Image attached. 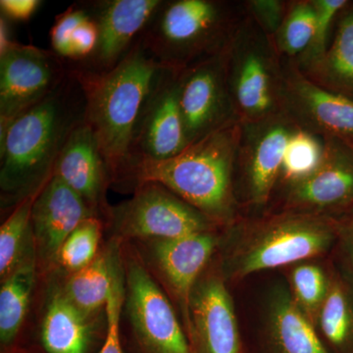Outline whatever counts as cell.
<instances>
[{"label": "cell", "mask_w": 353, "mask_h": 353, "mask_svg": "<svg viewBox=\"0 0 353 353\" xmlns=\"http://www.w3.org/2000/svg\"><path fill=\"white\" fill-rule=\"evenodd\" d=\"M339 228L309 216H289L267 223L241 241L232 257L230 273L243 278L328 252Z\"/></svg>", "instance_id": "cell-4"}, {"label": "cell", "mask_w": 353, "mask_h": 353, "mask_svg": "<svg viewBox=\"0 0 353 353\" xmlns=\"http://www.w3.org/2000/svg\"><path fill=\"white\" fill-rule=\"evenodd\" d=\"M69 73L52 50L13 43L0 54V132L46 99Z\"/></svg>", "instance_id": "cell-7"}, {"label": "cell", "mask_w": 353, "mask_h": 353, "mask_svg": "<svg viewBox=\"0 0 353 353\" xmlns=\"http://www.w3.org/2000/svg\"><path fill=\"white\" fill-rule=\"evenodd\" d=\"M218 18L215 4L206 0L163 1L141 39L160 63L176 70L183 57L205 48Z\"/></svg>", "instance_id": "cell-8"}, {"label": "cell", "mask_w": 353, "mask_h": 353, "mask_svg": "<svg viewBox=\"0 0 353 353\" xmlns=\"http://www.w3.org/2000/svg\"><path fill=\"white\" fill-rule=\"evenodd\" d=\"M238 101L250 112H262L270 105L268 77L264 65L256 57H250L243 64L236 85Z\"/></svg>", "instance_id": "cell-28"}, {"label": "cell", "mask_w": 353, "mask_h": 353, "mask_svg": "<svg viewBox=\"0 0 353 353\" xmlns=\"http://www.w3.org/2000/svg\"><path fill=\"white\" fill-rule=\"evenodd\" d=\"M72 69L85 88V123L99 143L110 180L121 181L131 167L134 138L146 104L169 68L139 38L110 71L94 74Z\"/></svg>", "instance_id": "cell-2"}, {"label": "cell", "mask_w": 353, "mask_h": 353, "mask_svg": "<svg viewBox=\"0 0 353 353\" xmlns=\"http://www.w3.org/2000/svg\"><path fill=\"white\" fill-rule=\"evenodd\" d=\"M230 169L229 139L218 130L169 159L136 162L122 180L136 187L159 183L206 217L224 218L231 205Z\"/></svg>", "instance_id": "cell-3"}, {"label": "cell", "mask_w": 353, "mask_h": 353, "mask_svg": "<svg viewBox=\"0 0 353 353\" xmlns=\"http://www.w3.org/2000/svg\"><path fill=\"white\" fill-rule=\"evenodd\" d=\"M290 136L283 128H275L260 141L250 169V190L253 201L264 203L268 199L284 161Z\"/></svg>", "instance_id": "cell-23"}, {"label": "cell", "mask_w": 353, "mask_h": 353, "mask_svg": "<svg viewBox=\"0 0 353 353\" xmlns=\"http://www.w3.org/2000/svg\"><path fill=\"white\" fill-rule=\"evenodd\" d=\"M339 236H341L343 250L347 257L348 264L353 276V211L345 224L339 228Z\"/></svg>", "instance_id": "cell-34"}, {"label": "cell", "mask_w": 353, "mask_h": 353, "mask_svg": "<svg viewBox=\"0 0 353 353\" xmlns=\"http://www.w3.org/2000/svg\"><path fill=\"white\" fill-rule=\"evenodd\" d=\"M178 80L179 102L188 145L214 132L219 118L221 92L217 72L210 65H201L183 73Z\"/></svg>", "instance_id": "cell-16"}, {"label": "cell", "mask_w": 353, "mask_h": 353, "mask_svg": "<svg viewBox=\"0 0 353 353\" xmlns=\"http://www.w3.org/2000/svg\"><path fill=\"white\" fill-rule=\"evenodd\" d=\"M108 214L115 233L125 239L174 240L210 229L205 215L157 183L137 185L134 196Z\"/></svg>", "instance_id": "cell-5"}, {"label": "cell", "mask_w": 353, "mask_h": 353, "mask_svg": "<svg viewBox=\"0 0 353 353\" xmlns=\"http://www.w3.org/2000/svg\"><path fill=\"white\" fill-rule=\"evenodd\" d=\"M94 216L82 197L58 176H51L37 194L32 208V236L41 259L57 260L72 232Z\"/></svg>", "instance_id": "cell-13"}, {"label": "cell", "mask_w": 353, "mask_h": 353, "mask_svg": "<svg viewBox=\"0 0 353 353\" xmlns=\"http://www.w3.org/2000/svg\"><path fill=\"white\" fill-rule=\"evenodd\" d=\"M34 248L32 246L20 264L2 280L0 340L3 345H8L17 336L29 308L36 279Z\"/></svg>", "instance_id": "cell-19"}, {"label": "cell", "mask_w": 353, "mask_h": 353, "mask_svg": "<svg viewBox=\"0 0 353 353\" xmlns=\"http://www.w3.org/2000/svg\"><path fill=\"white\" fill-rule=\"evenodd\" d=\"M53 176L82 197L95 214L103 209L110 176L94 132L85 120L74 130L60 153Z\"/></svg>", "instance_id": "cell-14"}, {"label": "cell", "mask_w": 353, "mask_h": 353, "mask_svg": "<svg viewBox=\"0 0 353 353\" xmlns=\"http://www.w3.org/2000/svg\"><path fill=\"white\" fill-rule=\"evenodd\" d=\"M327 67L336 80L353 88V14L341 22L327 57Z\"/></svg>", "instance_id": "cell-29"}, {"label": "cell", "mask_w": 353, "mask_h": 353, "mask_svg": "<svg viewBox=\"0 0 353 353\" xmlns=\"http://www.w3.org/2000/svg\"><path fill=\"white\" fill-rule=\"evenodd\" d=\"M324 158L321 146L313 137L297 132L288 141L282 169L288 179L299 183L314 174Z\"/></svg>", "instance_id": "cell-27"}, {"label": "cell", "mask_w": 353, "mask_h": 353, "mask_svg": "<svg viewBox=\"0 0 353 353\" xmlns=\"http://www.w3.org/2000/svg\"><path fill=\"white\" fill-rule=\"evenodd\" d=\"M125 281L121 277L120 268L116 273L112 289L106 303L108 336L101 353H123L120 343V315L125 299Z\"/></svg>", "instance_id": "cell-31"}, {"label": "cell", "mask_w": 353, "mask_h": 353, "mask_svg": "<svg viewBox=\"0 0 353 353\" xmlns=\"http://www.w3.org/2000/svg\"><path fill=\"white\" fill-rule=\"evenodd\" d=\"M215 245L216 239L209 232L150 243V259L178 303L188 339L192 330V292Z\"/></svg>", "instance_id": "cell-12"}, {"label": "cell", "mask_w": 353, "mask_h": 353, "mask_svg": "<svg viewBox=\"0 0 353 353\" xmlns=\"http://www.w3.org/2000/svg\"><path fill=\"white\" fill-rule=\"evenodd\" d=\"M176 75V70H167L146 104L134 138L131 167L141 160L169 159L189 146L179 102Z\"/></svg>", "instance_id": "cell-10"}, {"label": "cell", "mask_w": 353, "mask_h": 353, "mask_svg": "<svg viewBox=\"0 0 353 353\" xmlns=\"http://www.w3.org/2000/svg\"><path fill=\"white\" fill-rule=\"evenodd\" d=\"M194 353H243V343L233 301L217 276L199 281L190 301Z\"/></svg>", "instance_id": "cell-11"}, {"label": "cell", "mask_w": 353, "mask_h": 353, "mask_svg": "<svg viewBox=\"0 0 353 353\" xmlns=\"http://www.w3.org/2000/svg\"><path fill=\"white\" fill-rule=\"evenodd\" d=\"M13 43L14 41L10 39L7 18L1 15L0 17V54L3 53Z\"/></svg>", "instance_id": "cell-35"}, {"label": "cell", "mask_w": 353, "mask_h": 353, "mask_svg": "<svg viewBox=\"0 0 353 353\" xmlns=\"http://www.w3.org/2000/svg\"><path fill=\"white\" fill-rule=\"evenodd\" d=\"M345 0H319L315 2L316 31L314 43L317 50H323L330 25L336 12L345 6Z\"/></svg>", "instance_id": "cell-32"}, {"label": "cell", "mask_w": 353, "mask_h": 353, "mask_svg": "<svg viewBox=\"0 0 353 353\" xmlns=\"http://www.w3.org/2000/svg\"><path fill=\"white\" fill-rule=\"evenodd\" d=\"M316 325L330 352L353 353V294L340 279H331Z\"/></svg>", "instance_id": "cell-21"}, {"label": "cell", "mask_w": 353, "mask_h": 353, "mask_svg": "<svg viewBox=\"0 0 353 353\" xmlns=\"http://www.w3.org/2000/svg\"><path fill=\"white\" fill-rule=\"evenodd\" d=\"M330 282L331 280L317 265H297L290 274L292 299L315 327L328 294Z\"/></svg>", "instance_id": "cell-25"}, {"label": "cell", "mask_w": 353, "mask_h": 353, "mask_svg": "<svg viewBox=\"0 0 353 353\" xmlns=\"http://www.w3.org/2000/svg\"><path fill=\"white\" fill-rule=\"evenodd\" d=\"M37 194L17 204L0 229V276L2 280L20 264L34 246L32 208Z\"/></svg>", "instance_id": "cell-22"}, {"label": "cell", "mask_w": 353, "mask_h": 353, "mask_svg": "<svg viewBox=\"0 0 353 353\" xmlns=\"http://www.w3.org/2000/svg\"><path fill=\"white\" fill-rule=\"evenodd\" d=\"M292 199L305 205L329 208L353 201V160L345 154L325 157L314 174L296 183Z\"/></svg>", "instance_id": "cell-17"}, {"label": "cell", "mask_w": 353, "mask_h": 353, "mask_svg": "<svg viewBox=\"0 0 353 353\" xmlns=\"http://www.w3.org/2000/svg\"><path fill=\"white\" fill-rule=\"evenodd\" d=\"M162 0H102L83 2L99 30L92 54L71 68L101 74L110 71L127 57L162 4Z\"/></svg>", "instance_id": "cell-9"}, {"label": "cell", "mask_w": 353, "mask_h": 353, "mask_svg": "<svg viewBox=\"0 0 353 353\" xmlns=\"http://www.w3.org/2000/svg\"><path fill=\"white\" fill-rule=\"evenodd\" d=\"M85 88L69 67L50 94L0 132V183L16 205L50 180L70 136L85 120Z\"/></svg>", "instance_id": "cell-1"}, {"label": "cell", "mask_w": 353, "mask_h": 353, "mask_svg": "<svg viewBox=\"0 0 353 353\" xmlns=\"http://www.w3.org/2000/svg\"><path fill=\"white\" fill-rule=\"evenodd\" d=\"M101 238V222L97 216L83 221L64 241L57 261L75 273L92 263L97 256Z\"/></svg>", "instance_id": "cell-26"}, {"label": "cell", "mask_w": 353, "mask_h": 353, "mask_svg": "<svg viewBox=\"0 0 353 353\" xmlns=\"http://www.w3.org/2000/svg\"><path fill=\"white\" fill-rule=\"evenodd\" d=\"M316 31L315 8L308 6H297L290 14L284 30V46L290 53L304 50L314 41Z\"/></svg>", "instance_id": "cell-30"}, {"label": "cell", "mask_w": 353, "mask_h": 353, "mask_svg": "<svg viewBox=\"0 0 353 353\" xmlns=\"http://www.w3.org/2000/svg\"><path fill=\"white\" fill-rule=\"evenodd\" d=\"M125 299L130 321L145 353H194L173 306L139 257L125 264Z\"/></svg>", "instance_id": "cell-6"}, {"label": "cell", "mask_w": 353, "mask_h": 353, "mask_svg": "<svg viewBox=\"0 0 353 353\" xmlns=\"http://www.w3.org/2000/svg\"><path fill=\"white\" fill-rule=\"evenodd\" d=\"M116 255L104 252L92 263L73 273L63 294L76 307L90 316L106 306L114 278L119 269Z\"/></svg>", "instance_id": "cell-20"}, {"label": "cell", "mask_w": 353, "mask_h": 353, "mask_svg": "<svg viewBox=\"0 0 353 353\" xmlns=\"http://www.w3.org/2000/svg\"><path fill=\"white\" fill-rule=\"evenodd\" d=\"M39 0H1L0 8L1 15L7 19L27 21L36 12L41 6Z\"/></svg>", "instance_id": "cell-33"}, {"label": "cell", "mask_w": 353, "mask_h": 353, "mask_svg": "<svg viewBox=\"0 0 353 353\" xmlns=\"http://www.w3.org/2000/svg\"><path fill=\"white\" fill-rule=\"evenodd\" d=\"M261 353L332 352L292 296L285 290H278L269 308Z\"/></svg>", "instance_id": "cell-15"}, {"label": "cell", "mask_w": 353, "mask_h": 353, "mask_svg": "<svg viewBox=\"0 0 353 353\" xmlns=\"http://www.w3.org/2000/svg\"><path fill=\"white\" fill-rule=\"evenodd\" d=\"M90 316L57 292L51 299L41 327V341L48 353L87 352L92 327Z\"/></svg>", "instance_id": "cell-18"}, {"label": "cell", "mask_w": 353, "mask_h": 353, "mask_svg": "<svg viewBox=\"0 0 353 353\" xmlns=\"http://www.w3.org/2000/svg\"><path fill=\"white\" fill-rule=\"evenodd\" d=\"M299 94L321 126L336 134L353 136V101L306 83L299 88Z\"/></svg>", "instance_id": "cell-24"}]
</instances>
